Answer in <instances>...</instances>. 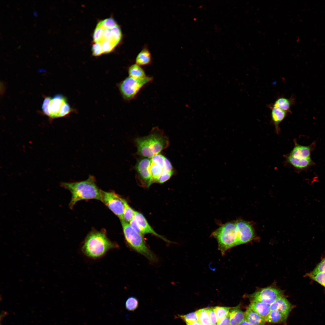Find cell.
Listing matches in <instances>:
<instances>
[{"instance_id": "cell-1", "label": "cell", "mask_w": 325, "mask_h": 325, "mask_svg": "<svg viewBox=\"0 0 325 325\" xmlns=\"http://www.w3.org/2000/svg\"><path fill=\"white\" fill-rule=\"evenodd\" d=\"M135 142L137 154L150 158L159 154L167 148L169 144V139L163 131L156 127L153 128L147 135L137 138Z\"/></svg>"}, {"instance_id": "cell-2", "label": "cell", "mask_w": 325, "mask_h": 325, "mask_svg": "<svg viewBox=\"0 0 325 325\" xmlns=\"http://www.w3.org/2000/svg\"><path fill=\"white\" fill-rule=\"evenodd\" d=\"M61 185L71 193L69 205L72 209L77 202L81 200L94 199L101 201V190L97 185L95 179L93 176L90 175L84 181L63 183Z\"/></svg>"}, {"instance_id": "cell-3", "label": "cell", "mask_w": 325, "mask_h": 325, "mask_svg": "<svg viewBox=\"0 0 325 325\" xmlns=\"http://www.w3.org/2000/svg\"><path fill=\"white\" fill-rule=\"evenodd\" d=\"M116 246L115 243L108 238L104 231H93L85 238L82 250L87 256L96 258L102 256Z\"/></svg>"}, {"instance_id": "cell-4", "label": "cell", "mask_w": 325, "mask_h": 325, "mask_svg": "<svg viewBox=\"0 0 325 325\" xmlns=\"http://www.w3.org/2000/svg\"><path fill=\"white\" fill-rule=\"evenodd\" d=\"M216 239L218 249L222 255L229 249L238 245V231L235 221H230L222 224L211 234Z\"/></svg>"}, {"instance_id": "cell-5", "label": "cell", "mask_w": 325, "mask_h": 325, "mask_svg": "<svg viewBox=\"0 0 325 325\" xmlns=\"http://www.w3.org/2000/svg\"><path fill=\"white\" fill-rule=\"evenodd\" d=\"M124 236L128 246L137 252L142 255L151 262H156L157 258L147 246L141 235L133 229L129 224L124 220L121 221Z\"/></svg>"}, {"instance_id": "cell-6", "label": "cell", "mask_w": 325, "mask_h": 325, "mask_svg": "<svg viewBox=\"0 0 325 325\" xmlns=\"http://www.w3.org/2000/svg\"><path fill=\"white\" fill-rule=\"evenodd\" d=\"M150 159V169L153 182L162 183L168 181L174 173L170 161L160 154L153 156Z\"/></svg>"}, {"instance_id": "cell-7", "label": "cell", "mask_w": 325, "mask_h": 325, "mask_svg": "<svg viewBox=\"0 0 325 325\" xmlns=\"http://www.w3.org/2000/svg\"><path fill=\"white\" fill-rule=\"evenodd\" d=\"M153 77L147 76L143 79H136L129 76L126 77L119 84L121 94L125 100L130 101L134 99L141 90L151 82Z\"/></svg>"}, {"instance_id": "cell-8", "label": "cell", "mask_w": 325, "mask_h": 325, "mask_svg": "<svg viewBox=\"0 0 325 325\" xmlns=\"http://www.w3.org/2000/svg\"><path fill=\"white\" fill-rule=\"evenodd\" d=\"M124 200L115 192L101 190V201L121 221L123 220Z\"/></svg>"}, {"instance_id": "cell-9", "label": "cell", "mask_w": 325, "mask_h": 325, "mask_svg": "<svg viewBox=\"0 0 325 325\" xmlns=\"http://www.w3.org/2000/svg\"><path fill=\"white\" fill-rule=\"evenodd\" d=\"M67 102L65 98L60 94H57L53 98L46 97L42 105L43 113L51 118H59L60 111L63 104Z\"/></svg>"}, {"instance_id": "cell-10", "label": "cell", "mask_w": 325, "mask_h": 325, "mask_svg": "<svg viewBox=\"0 0 325 325\" xmlns=\"http://www.w3.org/2000/svg\"><path fill=\"white\" fill-rule=\"evenodd\" d=\"M283 296L282 292L279 289L268 287L255 292L249 297L251 301H258L270 305Z\"/></svg>"}, {"instance_id": "cell-11", "label": "cell", "mask_w": 325, "mask_h": 325, "mask_svg": "<svg viewBox=\"0 0 325 325\" xmlns=\"http://www.w3.org/2000/svg\"><path fill=\"white\" fill-rule=\"evenodd\" d=\"M150 158L143 157L139 159L135 166L137 177L149 186L153 181L150 171Z\"/></svg>"}, {"instance_id": "cell-12", "label": "cell", "mask_w": 325, "mask_h": 325, "mask_svg": "<svg viewBox=\"0 0 325 325\" xmlns=\"http://www.w3.org/2000/svg\"><path fill=\"white\" fill-rule=\"evenodd\" d=\"M235 223L238 232V245L247 243L252 240L254 233L251 224L241 220H238Z\"/></svg>"}, {"instance_id": "cell-13", "label": "cell", "mask_w": 325, "mask_h": 325, "mask_svg": "<svg viewBox=\"0 0 325 325\" xmlns=\"http://www.w3.org/2000/svg\"><path fill=\"white\" fill-rule=\"evenodd\" d=\"M294 146L288 154L294 158L304 159L311 158V153L315 150L316 142L315 141L308 146H304L298 144L296 140H294Z\"/></svg>"}, {"instance_id": "cell-14", "label": "cell", "mask_w": 325, "mask_h": 325, "mask_svg": "<svg viewBox=\"0 0 325 325\" xmlns=\"http://www.w3.org/2000/svg\"><path fill=\"white\" fill-rule=\"evenodd\" d=\"M287 163L292 166L298 172L308 171L310 168L315 165L311 158L299 159L291 156L288 154L285 156Z\"/></svg>"}, {"instance_id": "cell-15", "label": "cell", "mask_w": 325, "mask_h": 325, "mask_svg": "<svg viewBox=\"0 0 325 325\" xmlns=\"http://www.w3.org/2000/svg\"><path fill=\"white\" fill-rule=\"evenodd\" d=\"M134 218L137 221L142 235L150 234L154 235L168 243L171 242L163 236L156 233L150 225L144 215L135 211Z\"/></svg>"}, {"instance_id": "cell-16", "label": "cell", "mask_w": 325, "mask_h": 325, "mask_svg": "<svg viewBox=\"0 0 325 325\" xmlns=\"http://www.w3.org/2000/svg\"><path fill=\"white\" fill-rule=\"evenodd\" d=\"M271 109V117L272 123L277 134L280 132V125L287 115L288 113L277 107L269 106Z\"/></svg>"}, {"instance_id": "cell-17", "label": "cell", "mask_w": 325, "mask_h": 325, "mask_svg": "<svg viewBox=\"0 0 325 325\" xmlns=\"http://www.w3.org/2000/svg\"><path fill=\"white\" fill-rule=\"evenodd\" d=\"M295 102L296 98L294 95L289 98L281 97L278 98L274 103L270 106L280 109L288 113H291V108Z\"/></svg>"}, {"instance_id": "cell-18", "label": "cell", "mask_w": 325, "mask_h": 325, "mask_svg": "<svg viewBox=\"0 0 325 325\" xmlns=\"http://www.w3.org/2000/svg\"><path fill=\"white\" fill-rule=\"evenodd\" d=\"M292 309L291 304L283 296L270 305V311L277 310L287 316Z\"/></svg>"}, {"instance_id": "cell-19", "label": "cell", "mask_w": 325, "mask_h": 325, "mask_svg": "<svg viewBox=\"0 0 325 325\" xmlns=\"http://www.w3.org/2000/svg\"><path fill=\"white\" fill-rule=\"evenodd\" d=\"M248 308L265 318L270 311V305L258 301H251Z\"/></svg>"}, {"instance_id": "cell-20", "label": "cell", "mask_w": 325, "mask_h": 325, "mask_svg": "<svg viewBox=\"0 0 325 325\" xmlns=\"http://www.w3.org/2000/svg\"><path fill=\"white\" fill-rule=\"evenodd\" d=\"M244 320L254 325H265L266 321L263 317L251 309L249 308L244 312Z\"/></svg>"}, {"instance_id": "cell-21", "label": "cell", "mask_w": 325, "mask_h": 325, "mask_svg": "<svg viewBox=\"0 0 325 325\" xmlns=\"http://www.w3.org/2000/svg\"><path fill=\"white\" fill-rule=\"evenodd\" d=\"M287 317V316L282 312L275 310L270 311L265 318L266 322L277 323L285 322Z\"/></svg>"}, {"instance_id": "cell-22", "label": "cell", "mask_w": 325, "mask_h": 325, "mask_svg": "<svg viewBox=\"0 0 325 325\" xmlns=\"http://www.w3.org/2000/svg\"><path fill=\"white\" fill-rule=\"evenodd\" d=\"M229 314L230 325H238L244 320V313L238 308L230 310Z\"/></svg>"}, {"instance_id": "cell-23", "label": "cell", "mask_w": 325, "mask_h": 325, "mask_svg": "<svg viewBox=\"0 0 325 325\" xmlns=\"http://www.w3.org/2000/svg\"><path fill=\"white\" fill-rule=\"evenodd\" d=\"M151 62V56L147 48H143L138 54L135 63L140 66L149 65Z\"/></svg>"}, {"instance_id": "cell-24", "label": "cell", "mask_w": 325, "mask_h": 325, "mask_svg": "<svg viewBox=\"0 0 325 325\" xmlns=\"http://www.w3.org/2000/svg\"><path fill=\"white\" fill-rule=\"evenodd\" d=\"M128 72L129 76L136 79H143L147 76L142 68L136 63L129 67Z\"/></svg>"}, {"instance_id": "cell-25", "label": "cell", "mask_w": 325, "mask_h": 325, "mask_svg": "<svg viewBox=\"0 0 325 325\" xmlns=\"http://www.w3.org/2000/svg\"><path fill=\"white\" fill-rule=\"evenodd\" d=\"M198 320L201 325H211L207 308L200 309L196 311Z\"/></svg>"}, {"instance_id": "cell-26", "label": "cell", "mask_w": 325, "mask_h": 325, "mask_svg": "<svg viewBox=\"0 0 325 325\" xmlns=\"http://www.w3.org/2000/svg\"><path fill=\"white\" fill-rule=\"evenodd\" d=\"M135 211L128 205L127 201L124 200V209L123 214V220L129 222L134 218Z\"/></svg>"}, {"instance_id": "cell-27", "label": "cell", "mask_w": 325, "mask_h": 325, "mask_svg": "<svg viewBox=\"0 0 325 325\" xmlns=\"http://www.w3.org/2000/svg\"><path fill=\"white\" fill-rule=\"evenodd\" d=\"M231 308L228 307L217 306L214 308L218 322L221 321L229 314Z\"/></svg>"}, {"instance_id": "cell-28", "label": "cell", "mask_w": 325, "mask_h": 325, "mask_svg": "<svg viewBox=\"0 0 325 325\" xmlns=\"http://www.w3.org/2000/svg\"><path fill=\"white\" fill-rule=\"evenodd\" d=\"M139 302L136 297L131 296L127 299L125 303L126 309L129 311H133L136 310L138 307Z\"/></svg>"}, {"instance_id": "cell-29", "label": "cell", "mask_w": 325, "mask_h": 325, "mask_svg": "<svg viewBox=\"0 0 325 325\" xmlns=\"http://www.w3.org/2000/svg\"><path fill=\"white\" fill-rule=\"evenodd\" d=\"M320 272L325 273V258L321 261L311 272L306 275L308 277Z\"/></svg>"}, {"instance_id": "cell-30", "label": "cell", "mask_w": 325, "mask_h": 325, "mask_svg": "<svg viewBox=\"0 0 325 325\" xmlns=\"http://www.w3.org/2000/svg\"><path fill=\"white\" fill-rule=\"evenodd\" d=\"M103 28L111 29L117 25L115 21L112 18H107L99 22Z\"/></svg>"}, {"instance_id": "cell-31", "label": "cell", "mask_w": 325, "mask_h": 325, "mask_svg": "<svg viewBox=\"0 0 325 325\" xmlns=\"http://www.w3.org/2000/svg\"><path fill=\"white\" fill-rule=\"evenodd\" d=\"M186 323H190L198 321V318L196 312H193L186 315H178Z\"/></svg>"}, {"instance_id": "cell-32", "label": "cell", "mask_w": 325, "mask_h": 325, "mask_svg": "<svg viewBox=\"0 0 325 325\" xmlns=\"http://www.w3.org/2000/svg\"><path fill=\"white\" fill-rule=\"evenodd\" d=\"M110 30L114 40L118 44L120 41L122 36L120 27L117 25L111 29Z\"/></svg>"}, {"instance_id": "cell-33", "label": "cell", "mask_w": 325, "mask_h": 325, "mask_svg": "<svg viewBox=\"0 0 325 325\" xmlns=\"http://www.w3.org/2000/svg\"><path fill=\"white\" fill-rule=\"evenodd\" d=\"M103 28L99 23L95 29L93 35V39L95 43H99L101 39Z\"/></svg>"}, {"instance_id": "cell-34", "label": "cell", "mask_w": 325, "mask_h": 325, "mask_svg": "<svg viewBox=\"0 0 325 325\" xmlns=\"http://www.w3.org/2000/svg\"><path fill=\"white\" fill-rule=\"evenodd\" d=\"M308 277L325 288V273L320 272Z\"/></svg>"}, {"instance_id": "cell-35", "label": "cell", "mask_w": 325, "mask_h": 325, "mask_svg": "<svg viewBox=\"0 0 325 325\" xmlns=\"http://www.w3.org/2000/svg\"><path fill=\"white\" fill-rule=\"evenodd\" d=\"M100 44L103 53L110 52L116 46L112 43L108 41H104Z\"/></svg>"}, {"instance_id": "cell-36", "label": "cell", "mask_w": 325, "mask_h": 325, "mask_svg": "<svg viewBox=\"0 0 325 325\" xmlns=\"http://www.w3.org/2000/svg\"><path fill=\"white\" fill-rule=\"evenodd\" d=\"M92 54L94 56H98L103 53L101 45L99 43H95L92 47Z\"/></svg>"}, {"instance_id": "cell-37", "label": "cell", "mask_w": 325, "mask_h": 325, "mask_svg": "<svg viewBox=\"0 0 325 325\" xmlns=\"http://www.w3.org/2000/svg\"><path fill=\"white\" fill-rule=\"evenodd\" d=\"M207 311L211 324H216L218 322L217 318L214 308H207Z\"/></svg>"}, {"instance_id": "cell-38", "label": "cell", "mask_w": 325, "mask_h": 325, "mask_svg": "<svg viewBox=\"0 0 325 325\" xmlns=\"http://www.w3.org/2000/svg\"><path fill=\"white\" fill-rule=\"evenodd\" d=\"M129 224L131 227L135 231L140 234L142 235L139 226L134 217L129 222Z\"/></svg>"}, {"instance_id": "cell-39", "label": "cell", "mask_w": 325, "mask_h": 325, "mask_svg": "<svg viewBox=\"0 0 325 325\" xmlns=\"http://www.w3.org/2000/svg\"><path fill=\"white\" fill-rule=\"evenodd\" d=\"M217 325H230V316L229 314L218 322Z\"/></svg>"}, {"instance_id": "cell-40", "label": "cell", "mask_w": 325, "mask_h": 325, "mask_svg": "<svg viewBox=\"0 0 325 325\" xmlns=\"http://www.w3.org/2000/svg\"><path fill=\"white\" fill-rule=\"evenodd\" d=\"M187 325H201V324L198 320L190 323H186Z\"/></svg>"}, {"instance_id": "cell-41", "label": "cell", "mask_w": 325, "mask_h": 325, "mask_svg": "<svg viewBox=\"0 0 325 325\" xmlns=\"http://www.w3.org/2000/svg\"><path fill=\"white\" fill-rule=\"evenodd\" d=\"M238 325H254L248 322L247 321L245 320H244L240 323Z\"/></svg>"}, {"instance_id": "cell-42", "label": "cell", "mask_w": 325, "mask_h": 325, "mask_svg": "<svg viewBox=\"0 0 325 325\" xmlns=\"http://www.w3.org/2000/svg\"><path fill=\"white\" fill-rule=\"evenodd\" d=\"M8 314V313L6 311H2L0 315V319L7 316Z\"/></svg>"}, {"instance_id": "cell-43", "label": "cell", "mask_w": 325, "mask_h": 325, "mask_svg": "<svg viewBox=\"0 0 325 325\" xmlns=\"http://www.w3.org/2000/svg\"><path fill=\"white\" fill-rule=\"evenodd\" d=\"M33 14L34 17H36L38 16V13L37 11L35 10L33 11Z\"/></svg>"}, {"instance_id": "cell-44", "label": "cell", "mask_w": 325, "mask_h": 325, "mask_svg": "<svg viewBox=\"0 0 325 325\" xmlns=\"http://www.w3.org/2000/svg\"><path fill=\"white\" fill-rule=\"evenodd\" d=\"M211 325H217V324H211Z\"/></svg>"}, {"instance_id": "cell-45", "label": "cell", "mask_w": 325, "mask_h": 325, "mask_svg": "<svg viewBox=\"0 0 325 325\" xmlns=\"http://www.w3.org/2000/svg\"><path fill=\"white\" fill-rule=\"evenodd\" d=\"M0 325H2L1 324Z\"/></svg>"}, {"instance_id": "cell-46", "label": "cell", "mask_w": 325, "mask_h": 325, "mask_svg": "<svg viewBox=\"0 0 325 325\" xmlns=\"http://www.w3.org/2000/svg\"></svg>"}]
</instances>
